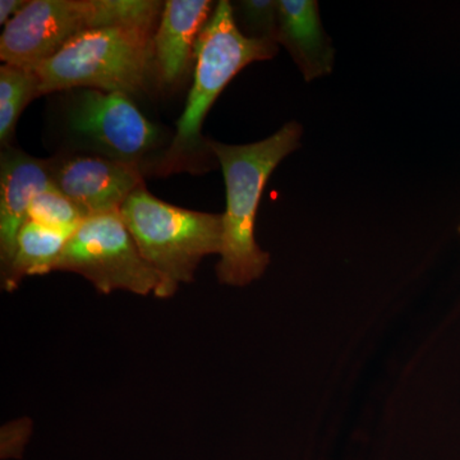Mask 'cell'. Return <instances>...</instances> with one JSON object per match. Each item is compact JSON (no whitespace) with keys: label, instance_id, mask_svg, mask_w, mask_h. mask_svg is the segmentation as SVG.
I'll use <instances>...</instances> for the list:
<instances>
[{"label":"cell","instance_id":"cell-12","mask_svg":"<svg viewBox=\"0 0 460 460\" xmlns=\"http://www.w3.org/2000/svg\"><path fill=\"white\" fill-rule=\"evenodd\" d=\"M69 237L66 233L27 220L18 234L11 268L2 278L3 288L7 292H14L25 278L53 272Z\"/></svg>","mask_w":460,"mask_h":460},{"label":"cell","instance_id":"cell-13","mask_svg":"<svg viewBox=\"0 0 460 460\" xmlns=\"http://www.w3.org/2000/svg\"><path fill=\"white\" fill-rule=\"evenodd\" d=\"M40 98L39 78L30 68L0 66V144L12 146L21 114L31 100Z\"/></svg>","mask_w":460,"mask_h":460},{"label":"cell","instance_id":"cell-15","mask_svg":"<svg viewBox=\"0 0 460 460\" xmlns=\"http://www.w3.org/2000/svg\"><path fill=\"white\" fill-rule=\"evenodd\" d=\"M233 9L235 22L243 35L277 42L278 0H242L233 4Z\"/></svg>","mask_w":460,"mask_h":460},{"label":"cell","instance_id":"cell-10","mask_svg":"<svg viewBox=\"0 0 460 460\" xmlns=\"http://www.w3.org/2000/svg\"><path fill=\"white\" fill-rule=\"evenodd\" d=\"M51 183L49 163L13 146L0 154V266L4 278L13 261L20 230L33 198Z\"/></svg>","mask_w":460,"mask_h":460},{"label":"cell","instance_id":"cell-16","mask_svg":"<svg viewBox=\"0 0 460 460\" xmlns=\"http://www.w3.org/2000/svg\"><path fill=\"white\" fill-rule=\"evenodd\" d=\"M32 423L29 419L12 420L2 428L0 456L2 459L20 458L29 443Z\"/></svg>","mask_w":460,"mask_h":460},{"label":"cell","instance_id":"cell-7","mask_svg":"<svg viewBox=\"0 0 460 460\" xmlns=\"http://www.w3.org/2000/svg\"><path fill=\"white\" fill-rule=\"evenodd\" d=\"M53 271L81 275L102 295L124 290L156 296L162 286L120 213L87 217L66 241Z\"/></svg>","mask_w":460,"mask_h":460},{"label":"cell","instance_id":"cell-3","mask_svg":"<svg viewBox=\"0 0 460 460\" xmlns=\"http://www.w3.org/2000/svg\"><path fill=\"white\" fill-rule=\"evenodd\" d=\"M157 25H115L77 36L59 53L33 66L40 96L74 89L138 98L155 84Z\"/></svg>","mask_w":460,"mask_h":460},{"label":"cell","instance_id":"cell-14","mask_svg":"<svg viewBox=\"0 0 460 460\" xmlns=\"http://www.w3.org/2000/svg\"><path fill=\"white\" fill-rule=\"evenodd\" d=\"M29 219L72 235L87 217L72 199L50 186L33 198L29 208Z\"/></svg>","mask_w":460,"mask_h":460},{"label":"cell","instance_id":"cell-9","mask_svg":"<svg viewBox=\"0 0 460 460\" xmlns=\"http://www.w3.org/2000/svg\"><path fill=\"white\" fill-rule=\"evenodd\" d=\"M210 0H166L154 35V66L157 89L177 91L196 65V47L213 16Z\"/></svg>","mask_w":460,"mask_h":460},{"label":"cell","instance_id":"cell-18","mask_svg":"<svg viewBox=\"0 0 460 460\" xmlns=\"http://www.w3.org/2000/svg\"><path fill=\"white\" fill-rule=\"evenodd\" d=\"M459 232H460V226H459Z\"/></svg>","mask_w":460,"mask_h":460},{"label":"cell","instance_id":"cell-4","mask_svg":"<svg viewBox=\"0 0 460 460\" xmlns=\"http://www.w3.org/2000/svg\"><path fill=\"white\" fill-rule=\"evenodd\" d=\"M58 128L65 151L108 157L157 175L172 138L151 122L136 99L93 89L63 91Z\"/></svg>","mask_w":460,"mask_h":460},{"label":"cell","instance_id":"cell-1","mask_svg":"<svg viewBox=\"0 0 460 460\" xmlns=\"http://www.w3.org/2000/svg\"><path fill=\"white\" fill-rule=\"evenodd\" d=\"M301 124L289 122L265 140L226 145L208 140L222 168L226 189L222 248L217 279L230 287H244L265 274L270 255L257 244L256 215L263 189L277 166L301 146Z\"/></svg>","mask_w":460,"mask_h":460},{"label":"cell","instance_id":"cell-2","mask_svg":"<svg viewBox=\"0 0 460 460\" xmlns=\"http://www.w3.org/2000/svg\"><path fill=\"white\" fill-rule=\"evenodd\" d=\"M277 53V42L247 38L242 33L235 22L232 3L228 0L217 3L213 16L199 38L192 87L157 172L159 177L208 169V157L215 156L208 138L202 135L206 115L226 84L242 69L251 63L272 59Z\"/></svg>","mask_w":460,"mask_h":460},{"label":"cell","instance_id":"cell-5","mask_svg":"<svg viewBox=\"0 0 460 460\" xmlns=\"http://www.w3.org/2000/svg\"><path fill=\"white\" fill-rule=\"evenodd\" d=\"M119 213L141 255L162 280L157 298H171L181 284L192 283L202 260L220 253L222 214L168 204L145 184L126 199Z\"/></svg>","mask_w":460,"mask_h":460},{"label":"cell","instance_id":"cell-17","mask_svg":"<svg viewBox=\"0 0 460 460\" xmlns=\"http://www.w3.org/2000/svg\"><path fill=\"white\" fill-rule=\"evenodd\" d=\"M29 0H2L0 2V25L5 26L9 21L18 16L26 7Z\"/></svg>","mask_w":460,"mask_h":460},{"label":"cell","instance_id":"cell-6","mask_svg":"<svg viewBox=\"0 0 460 460\" xmlns=\"http://www.w3.org/2000/svg\"><path fill=\"white\" fill-rule=\"evenodd\" d=\"M157 0H29L0 36L4 65L33 68L77 36L115 25H157Z\"/></svg>","mask_w":460,"mask_h":460},{"label":"cell","instance_id":"cell-8","mask_svg":"<svg viewBox=\"0 0 460 460\" xmlns=\"http://www.w3.org/2000/svg\"><path fill=\"white\" fill-rule=\"evenodd\" d=\"M48 163L53 186L87 217L119 213L146 178L136 166L90 154L60 150Z\"/></svg>","mask_w":460,"mask_h":460},{"label":"cell","instance_id":"cell-11","mask_svg":"<svg viewBox=\"0 0 460 460\" xmlns=\"http://www.w3.org/2000/svg\"><path fill=\"white\" fill-rule=\"evenodd\" d=\"M277 42L289 51L307 83L332 71L334 47L314 0H278Z\"/></svg>","mask_w":460,"mask_h":460}]
</instances>
